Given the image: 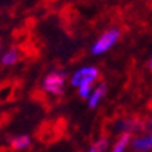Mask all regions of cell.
<instances>
[{
	"mask_svg": "<svg viewBox=\"0 0 152 152\" xmlns=\"http://www.w3.org/2000/svg\"><path fill=\"white\" fill-rule=\"evenodd\" d=\"M120 38V31L117 28H110L102 34L101 37L98 38V41L95 42L91 48V53L95 56L98 55H103L105 52H107L109 49L116 45V42L119 41Z\"/></svg>",
	"mask_w": 152,
	"mask_h": 152,
	"instance_id": "1",
	"label": "cell"
},
{
	"mask_svg": "<svg viewBox=\"0 0 152 152\" xmlns=\"http://www.w3.org/2000/svg\"><path fill=\"white\" fill-rule=\"evenodd\" d=\"M64 81H66V74L60 73V71H52L43 78L42 81V88L46 92L60 96L64 92Z\"/></svg>",
	"mask_w": 152,
	"mask_h": 152,
	"instance_id": "2",
	"label": "cell"
},
{
	"mask_svg": "<svg viewBox=\"0 0 152 152\" xmlns=\"http://www.w3.org/2000/svg\"><path fill=\"white\" fill-rule=\"evenodd\" d=\"M98 78H99V70L95 66H87V67H81L71 75L70 84L73 87H81L83 84H92L94 85V83Z\"/></svg>",
	"mask_w": 152,
	"mask_h": 152,
	"instance_id": "3",
	"label": "cell"
},
{
	"mask_svg": "<svg viewBox=\"0 0 152 152\" xmlns=\"http://www.w3.org/2000/svg\"><path fill=\"white\" fill-rule=\"evenodd\" d=\"M131 148L135 152H148L152 149V133L145 134L142 137H137L131 142Z\"/></svg>",
	"mask_w": 152,
	"mask_h": 152,
	"instance_id": "4",
	"label": "cell"
},
{
	"mask_svg": "<svg viewBox=\"0 0 152 152\" xmlns=\"http://www.w3.org/2000/svg\"><path fill=\"white\" fill-rule=\"evenodd\" d=\"M106 91H107V88H106V84H103V83L94 89V92L91 94V96L88 99V105H89L91 109H95V107L99 105V102H101L102 99H103V96L106 95Z\"/></svg>",
	"mask_w": 152,
	"mask_h": 152,
	"instance_id": "5",
	"label": "cell"
},
{
	"mask_svg": "<svg viewBox=\"0 0 152 152\" xmlns=\"http://www.w3.org/2000/svg\"><path fill=\"white\" fill-rule=\"evenodd\" d=\"M29 144H31V138L28 135H17V137L10 140V145L15 151H24V149H27L29 147Z\"/></svg>",
	"mask_w": 152,
	"mask_h": 152,
	"instance_id": "6",
	"label": "cell"
},
{
	"mask_svg": "<svg viewBox=\"0 0 152 152\" xmlns=\"http://www.w3.org/2000/svg\"><path fill=\"white\" fill-rule=\"evenodd\" d=\"M18 59H20L18 50L15 48H11L10 50H7L4 55L0 57V63L3 66H13L18 61Z\"/></svg>",
	"mask_w": 152,
	"mask_h": 152,
	"instance_id": "7",
	"label": "cell"
},
{
	"mask_svg": "<svg viewBox=\"0 0 152 152\" xmlns=\"http://www.w3.org/2000/svg\"><path fill=\"white\" fill-rule=\"evenodd\" d=\"M130 140H131V134L130 133H124L120 135L119 141L115 144V147L112 148V152H124L127 145L130 144Z\"/></svg>",
	"mask_w": 152,
	"mask_h": 152,
	"instance_id": "8",
	"label": "cell"
},
{
	"mask_svg": "<svg viewBox=\"0 0 152 152\" xmlns=\"http://www.w3.org/2000/svg\"><path fill=\"white\" fill-rule=\"evenodd\" d=\"M92 92V84H83L81 87H78V95L83 99H89Z\"/></svg>",
	"mask_w": 152,
	"mask_h": 152,
	"instance_id": "9",
	"label": "cell"
},
{
	"mask_svg": "<svg viewBox=\"0 0 152 152\" xmlns=\"http://www.w3.org/2000/svg\"><path fill=\"white\" fill-rule=\"evenodd\" d=\"M106 148H107V141L106 140H101V141L94 144L88 152H105Z\"/></svg>",
	"mask_w": 152,
	"mask_h": 152,
	"instance_id": "10",
	"label": "cell"
},
{
	"mask_svg": "<svg viewBox=\"0 0 152 152\" xmlns=\"http://www.w3.org/2000/svg\"><path fill=\"white\" fill-rule=\"evenodd\" d=\"M149 69H151V71H152V56H151V59H149Z\"/></svg>",
	"mask_w": 152,
	"mask_h": 152,
	"instance_id": "11",
	"label": "cell"
}]
</instances>
